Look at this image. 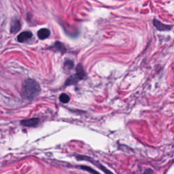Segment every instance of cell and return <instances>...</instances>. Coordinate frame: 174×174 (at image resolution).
<instances>
[{
  "mask_svg": "<svg viewBox=\"0 0 174 174\" xmlns=\"http://www.w3.org/2000/svg\"><path fill=\"white\" fill-rule=\"evenodd\" d=\"M40 85L35 80L27 79L23 84L21 94L25 99L31 100L40 93Z\"/></svg>",
  "mask_w": 174,
  "mask_h": 174,
  "instance_id": "1",
  "label": "cell"
},
{
  "mask_svg": "<svg viewBox=\"0 0 174 174\" xmlns=\"http://www.w3.org/2000/svg\"><path fill=\"white\" fill-rule=\"evenodd\" d=\"M85 72L83 70V67H82L81 65H78L76 68V73L74 75H73L71 77H70L65 82V85H74V84L78 82V81L85 78Z\"/></svg>",
  "mask_w": 174,
  "mask_h": 174,
  "instance_id": "2",
  "label": "cell"
},
{
  "mask_svg": "<svg viewBox=\"0 0 174 174\" xmlns=\"http://www.w3.org/2000/svg\"><path fill=\"white\" fill-rule=\"evenodd\" d=\"M40 120L37 119V118H34V119L24 120L21 122V123L22 125L28 126V127H31V126H36L39 123Z\"/></svg>",
  "mask_w": 174,
  "mask_h": 174,
  "instance_id": "3",
  "label": "cell"
},
{
  "mask_svg": "<svg viewBox=\"0 0 174 174\" xmlns=\"http://www.w3.org/2000/svg\"><path fill=\"white\" fill-rule=\"evenodd\" d=\"M33 36V34L31 31H23L19 34L17 37V40L19 42H24L27 40H29Z\"/></svg>",
  "mask_w": 174,
  "mask_h": 174,
  "instance_id": "4",
  "label": "cell"
},
{
  "mask_svg": "<svg viewBox=\"0 0 174 174\" xmlns=\"http://www.w3.org/2000/svg\"><path fill=\"white\" fill-rule=\"evenodd\" d=\"M50 36V31L48 29H41L38 32V36L40 40H45Z\"/></svg>",
  "mask_w": 174,
  "mask_h": 174,
  "instance_id": "5",
  "label": "cell"
},
{
  "mask_svg": "<svg viewBox=\"0 0 174 174\" xmlns=\"http://www.w3.org/2000/svg\"><path fill=\"white\" fill-rule=\"evenodd\" d=\"M21 29V23L18 20H14L12 22L11 28H10V32L12 33H15L18 32Z\"/></svg>",
  "mask_w": 174,
  "mask_h": 174,
  "instance_id": "6",
  "label": "cell"
},
{
  "mask_svg": "<svg viewBox=\"0 0 174 174\" xmlns=\"http://www.w3.org/2000/svg\"><path fill=\"white\" fill-rule=\"evenodd\" d=\"M88 159H89V161H91V162L93 163V164H94V165H95L97 167H99V168L101 170H102V171H104V173H105V174H114L111 171H109L108 169H107L106 167H105L104 165H102V164H100L99 163H97V161H92L91 158H88Z\"/></svg>",
  "mask_w": 174,
  "mask_h": 174,
  "instance_id": "7",
  "label": "cell"
},
{
  "mask_svg": "<svg viewBox=\"0 0 174 174\" xmlns=\"http://www.w3.org/2000/svg\"><path fill=\"white\" fill-rule=\"evenodd\" d=\"M154 25L158 30H161V31H164V30H168L171 28L170 26H168V25H166L165 24H163L160 21H158L157 20H154Z\"/></svg>",
  "mask_w": 174,
  "mask_h": 174,
  "instance_id": "8",
  "label": "cell"
},
{
  "mask_svg": "<svg viewBox=\"0 0 174 174\" xmlns=\"http://www.w3.org/2000/svg\"><path fill=\"white\" fill-rule=\"evenodd\" d=\"M80 168L83 169V170H85L88 171V172L91 173V174H100L99 172H97V171H96L94 169H92L91 167H88V166H84V165H81V166L80 167Z\"/></svg>",
  "mask_w": 174,
  "mask_h": 174,
  "instance_id": "9",
  "label": "cell"
},
{
  "mask_svg": "<svg viewBox=\"0 0 174 174\" xmlns=\"http://www.w3.org/2000/svg\"><path fill=\"white\" fill-rule=\"evenodd\" d=\"M59 99L62 103L66 104V103H68L69 102H70V97H69L67 94L63 93L60 95Z\"/></svg>",
  "mask_w": 174,
  "mask_h": 174,
  "instance_id": "10",
  "label": "cell"
},
{
  "mask_svg": "<svg viewBox=\"0 0 174 174\" xmlns=\"http://www.w3.org/2000/svg\"><path fill=\"white\" fill-rule=\"evenodd\" d=\"M74 67V63L72 61H67L64 64V68L65 70H70Z\"/></svg>",
  "mask_w": 174,
  "mask_h": 174,
  "instance_id": "11",
  "label": "cell"
},
{
  "mask_svg": "<svg viewBox=\"0 0 174 174\" xmlns=\"http://www.w3.org/2000/svg\"><path fill=\"white\" fill-rule=\"evenodd\" d=\"M55 46L56 47V48H57L59 51H62L63 50H64V49H65L63 45L61 43H60V42H56Z\"/></svg>",
  "mask_w": 174,
  "mask_h": 174,
  "instance_id": "12",
  "label": "cell"
},
{
  "mask_svg": "<svg viewBox=\"0 0 174 174\" xmlns=\"http://www.w3.org/2000/svg\"><path fill=\"white\" fill-rule=\"evenodd\" d=\"M143 174H154V173H153V171L151 170L150 169H147Z\"/></svg>",
  "mask_w": 174,
  "mask_h": 174,
  "instance_id": "13",
  "label": "cell"
}]
</instances>
